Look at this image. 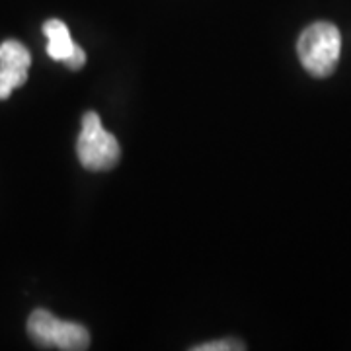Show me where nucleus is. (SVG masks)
Masks as SVG:
<instances>
[{
	"mask_svg": "<svg viewBox=\"0 0 351 351\" xmlns=\"http://www.w3.org/2000/svg\"><path fill=\"white\" fill-rule=\"evenodd\" d=\"M297 53L306 73L326 78L334 73L341 55V34L330 22L308 25L297 41Z\"/></svg>",
	"mask_w": 351,
	"mask_h": 351,
	"instance_id": "1",
	"label": "nucleus"
},
{
	"mask_svg": "<svg viewBox=\"0 0 351 351\" xmlns=\"http://www.w3.org/2000/svg\"><path fill=\"white\" fill-rule=\"evenodd\" d=\"M76 152L80 164L92 172L110 170L121 156L117 138L101 127L100 115L96 112H86L82 117V131L76 141Z\"/></svg>",
	"mask_w": 351,
	"mask_h": 351,
	"instance_id": "2",
	"label": "nucleus"
},
{
	"mask_svg": "<svg viewBox=\"0 0 351 351\" xmlns=\"http://www.w3.org/2000/svg\"><path fill=\"white\" fill-rule=\"evenodd\" d=\"M27 334L39 348L84 351L90 348V334L82 324L55 318L49 311L38 308L27 320Z\"/></svg>",
	"mask_w": 351,
	"mask_h": 351,
	"instance_id": "3",
	"label": "nucleus"
},
{
	"mask_svg": "<svg viewBox=\"0 0 351 351\" xmlns=\"http://www.w3.org/2000/svg\"><path fill=\"white\" fill-rule=\"evenodd\" d=\"M43 32L47 36V55L55 61L64 63L76 47L75 41L71 39L66 24L61 20H47L43 25Z\"/></svg>",
	"mask_w": 351,
	"mask_h": 351,
	"instance_id": "4",
	"label": "nucleus"
},
{
	"mask_svg": "<svg viewBox=\"0 0 351 351\" xmlns=\"http://www.w3.org/2000/svg\"><path fill=\"white\" fill-rule=\"evenodd\" d=\"M0 64H10V66H18V69H25L29 71L32 64V55L25 49L20 41L8 39L0 45Z\"/></svg>",
	"mask_w": 351,
	"mask_h": 351,
	"instance_id": "5",
	"label": "nucleus"
},
{
	"mask_svg": "<svg viewBox=\"0 0 351 351\" xmlns=\"http://www.w3.org/2000/svg\"><path fill=\"white\" fill-rule=\"evenodd\" d=\"M25 80H27L25 69L0 64V100H6L16 88L24 86Z\"/></svg>",
	"mask_w": 351,
	"mask_h": 351,
	"instance_id": "6",
	"label": "nucleus"
},
{
	"mask_svg": "<svg viewBox=\"0 0 351 351\" xmlns=\"http://www.w3.org/2000/svg\"><path fill=\"white\" fill-rule=\"evenodd\" d=\"M193 351H240L244 350V346L237 339H221V341H209V343H201L191 348Z\"/></svg>",
	"mask_w": 351,
	"mask_h": 351,
	"instance_id": "7",
	"label": "nucleus"
},
{
	"mask_svg": "<svg viewBox=\"0 0 351 351\" xmlns=\"http://www.w3.org/2000/svg\"><path fill=\"white\" fill-rule=\"evenodd\" d=\"M84 63H86V53L80 49L78 45H76L75 51H73V55L64 61V64H66L71 71H78V69H82Z\"/></svg>",
	"mask_w": 351,
	"mask_h": 351,
	"instance_id": "8",
	"label": "nucleus"
}]
</instances>
